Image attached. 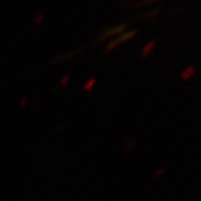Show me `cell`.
<instances>
[{
	"label": "cell",
	"instance_id": "6da1fadb",
	"mask_svg": "<svg viewBox=\"0 0 201 201\" xmlns=\"http://www.w3.org/2000/svg\"><path fill=\"white\" fill-rule=\"evenodd\" d=\"M136 35V30H128V32H122L121 35H119L117 37L113 38L112 40H110L107 43V45L105 46L104 48V51L105 53H111L114 49H116L119 46L123 45L125 43L130 41L131 39H133Z\"/></svg>",
	"mask_w": 201,
	"mask_h": 201
},
{
	"label": "cell",
	"instance_id": "7a4b0ae2",
	"mask_svg": "<svg viewBox=\"0 0 201 201\" xmlns=\"http://www.w3.org/2000/svg\"><path fill=\"white\" fill-rule=\"evenodd\" d=\"M128 28V23H119V25H114L112 27H109L104 29L103 32H100V35L97 38V41L98 43H102V41H105L110 38H113V37H117L119 35H121L122 32H124Z\"/></svg>",
	"mask_w": 201,
	"mask_h": 201
},
{
	"label": "cell",
	"instance_id": "3957f363",
	"mask_svg": "<svg viewBox=\"0 0 201 201\" xmlns=\"http://www.w3.org/2000/svg\"><path fill=\"white\" fill-rule=\"evenodd\" d=\"M79 51H81V50L77 49V50H73V51H67V53H64V54H59V55L54 59V62H55V63H63V62L72 59V58H74V57H76V56L78 55Z\"/></svg>",
	"mask_w": 201,
	"mask_h": 201
},
{
	"label": "cell",
	"instance_id": "277c9868",
	"mask_svg": "<svg viewBox=\"0 0 201 201\" xmlns=\"http://www.w3.org/2000/svg\"><path fill=\"white\" fill-rule=\"evenodd\" d=\"M96 85V79L94 77H91L88 78L86 82L84 83V85H83V91L84 92H89L92 91L94 86Z\"/></svg>",
	"mask_w": 201,
	"mask_h": 201
},
{
	"label": "cell",
	"instance_id": "5b68a950",
	"mask_svg": "<svg viewBox=\"0 0 201 201\" xmlns=\"http://www.w3.org/2000/svg\"><path fill=\"white\" fill-rule=\"evenodd\" d=\"M69 81H70V75L69 74H65L64 76L59 79L58 85H59V87H65L69 83Z\"/></svg>",
	"mask_w": 201,
	"mask_h": 201
},
{
	"label": "cell",
	"instance_id": "8992f818",
	"mask_svg": "<svg viewBox=\"0 0 201 201\" xmlns=\"http://www.w3.org/2000/svg\"><path fill=\"white\" fill-rule=\"evenodd\" d=\"M44 19H45V14L44 12H39V14L36 15V17H35V20H34V23L35 25H40L43 21H44Z\"/></svg>",
	"mask_w": 201,
	"mask_h": 201
},
{
	"label": "cell",
	"instance_id": "52a82bcc",
	"mask_svg": "<svg viewBox=\"0 0 201 201\" xmlns=\"http://www.w3.org/2000/svg\"><path fill=\"white\" fill-rule=\"evenodd\" d=\"M27 102H28L27 97H23V98L20 100V102L18 103V106L20 107V109H23V107H25V105L27 104Z\"/></svg>",
	"mask_w": 201,
	"mask_h": 201
}]
</instances>
